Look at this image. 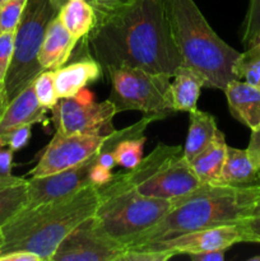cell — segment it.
Masks as SVG:
<instances>
[{"label": "cell", "instance_id": "30bf717a", "mask_svg": "<svg viewBox=\"0 0 260 261\" xmlns=\"http://www.w3.org/2000/svg\"><path fill=\"white\" fill-rule=\"evenodd\" d=\"M115 132V130H114ZM110 134H61L56 132L38 160L37 165L28 172V178L43 177L68 170L86 162L96 153L106 149Z\"/></svg>", "mask_w": 260, "mask_h": 261}, {"label": "cell", "instance_id": "f35d334b", "mask_svg": "<svg viewBox=\"0 0 260 261\" xmlns=\"http://www.w3.org/2000/svg\"><path fill=\"white\" fill-rule=\"evenodd\" d=\"M50 2L53 3V5L56 8V9H58V12H59V10H60L61 8H63L64 5L69 2V0H50Z\"/></svg>", "mask_w": 260, "mask_h": 261}, {"label": "cell", "instance_id": "74e56055", "mask_svg": "<svg viewBox=\"0 0 260 261\" xmlns=\"http://www.w3.org/2000/svg\"><path fill=\"white\" fill-rule=\"evenodd\" d=\"M227 250H214V251L201 252V254L190 255V259L196 261H223Z\"/></svg>", "mask_w": 260, "mask_h": 261}, {"label": "cell", "instance_id": "8d00e7d4", "mask_svg": "<svg viewBox=\"0 0 260 261\" xmlns=\"http://www.w3.org/2000/svg\"><path fill=\"white\" fill-rule=\"evenodd\" d=\"M0 261H42L40 256L28 251H12L0 255Z\"/></svg>", "mask_w": 260, "mask_h": 261}, {"label": "cell", "instance_id": "cb8c5ba5", "mask_svg": "<svg viewBox=\"0 0 260 261\" xmlns=\"http://www.w3.org/2000/svg\"><path fill=\"white\" fill-rule=\"evenodd\" d=\"M145 137L144 135H138V137H127L125 139L120 140L114 148L115 161L117 166L132 170L135 166L139 165L143 160V149H144Z\"/></svg>", "mask_w": 260, "mask_h": 261}, {"label": "cell", "instance_id": "4dcf8cb0", "mask_svg": "<svg viewBox=\"0 0 260 261\" xmlns=\"http://www.w3.org/2000/svg\"><path fill=\"white\" fill-rule=\"evenodd\" d=\"M32 125H23L13 130L7 138V147H9L13 152L23 149L28 144L31 139V132Z\"/></svg>", "mask_w": 260, "mask_h": 261}, {"label": "cell", "instance_id": "8fae6325", "mask_svg": "<svg viewBox=\"0 0 260 261\" xmlns=\"http://www.w3.org/2000/svg\"><path fill=\"white\" fill-rule=\"evenodd\" d=\"M125 251L126 247L105 233L91 217L63 240L51 261H120Z\"/></svg>", "mask_w": 260, "mask_h": 261}, {"label": "cell", "instance_id": "d4e9b609", "mask_svg": "<svg viewBox=\"0 0 260 261\" xmlns=\"http://www.w3.org/2000/svg\"><path fill=\"white\" fill-rule=\"evenodd\" d=\"M235 75L260 88V47L250 46L241 53L235 65Z\"/></svg>", "mask_w": 260, "mask_h": 261}, {"label": "cell", "instance_id": "4316f807", "mask_svg": "<svg viewBox=\"0 0 260 261\" xmlns=\"http://www.w3.org/2000/svg\"><path fill=\"white\" fill-rule=\"evenodd\" d=\"M27 0H7L0 4V33L14 32Z\"/></svg>", "mask_w": 260, "mask_h": 261}, {"label": "cell", "instance_id": "4fadbf2b", "mask_svg": "<svg viewBox=\"0 0 260 261\" xmlns=\"http://www.w3.org/2000/svg\"><path fill=\"white\" fill-rule=\"evenodd\" d=\"M102 152V150H101ZM96 153L86 162L76 165L68 170L43 176V177L28 178V204L27 208L48 203V201L60 200L78 193L82 189L92 185V168L98 162L99 153Z\"/></svg>", "mask_w": 260, "mask_h": 261}, {"label": "cell", "instance_id": "bcb514c9", "mask_svg": "<svg viewBox=\"0 0 260 261\" xmlns=\"http://www.w3.org/2000/svg\"><path fill=\"white\" fill-rule=\"evenodd\" d=\"M249 261H260V255H256V256L250 257Z\"/></svg>", "mask_w": 260, "mask_h": 261}, {"label": "cell", "instance_id": "7a4b0ae2", "mask_svg": "<svg viewBox=\"0 0 260 261\" xmlns=\"http://www.w3.org/2000/svg\"><path fill=\"white\" fill-rule=\"evenodd\" d=\"M98 201V188L89 185L68 198L24 208L2 227L4 241L0 255L28 251L42 261H51L63 240L94 216Z\"/></svg>", "mask_w": 260, "mask_h": 261}, {"label": "cell", "instance_id": "f546056e", "mask_svg": "<svg viewBox=\"0 0 260 261\" xmlns=\"http://www.w3.org/2000/svg\"><path fill=\"white\" fill-rule=\"evenodd\" d=\"M13 43H14V32L0 33V89H3L5 74L12 60Z\"/></svg>", "mask_w": 260, "mask_h": 261}, {"label": "cell", "instance_id": "5bb4252c", "mask_svg": "<svg viewBox=\"0 0 260 261\" xmlns=\"http://www.w3.org/2000/svg\"><path fill=\"white\" fill-rule=\"evenodd\" d=\"M47 111L48 109L38 102L35 89L31 84L5 107L0 117V137L7 143L8 135L17 127L45 121Z\"/></svg>", "mask_w": 260, "mask_h": 261}, {"label": "cell", "instance_id": "f6af8a7d", "mask_svg": "<svg viewBox=\"0 0 260 261\" xmlns=\"http://www.w3.org/2000/svg\"><path fill=\"white\" fill-rule=\"evenodd\" d=\"M3 241H4V237H3L2 228H0V249H2V246H3Z\"/></svg>", "mask_w": 260, "mask_h": 261}, {"label": "cell", "instance_id": "9a60e30c", "mask_svg": "<svg viewBox=\"0 0 260 261\" xmlns=\"http://www.w3.org/2000/svg\"><path fill=\"white\" fill-rule=\"evenodd\" d=\"M223 92L232 116L250 130L256 129L260 125V88L242 79H233Z\"/></svg>", "mask_w": 260, "mask_h": 261}, {"label": "cell", "instance_id": "484cf974", "mask_svg": "<svg viewBox=\"0 0 260 261\" xmlns=\"http://www.w3.org/2000/svg\"><path fill=\"white\" fill-rule=\"evenodd\" d=\"M38 102L46 109L51 110L59 101L55 88V70H43L32 83Z\"/></svg>", "mask_w": 260, "mask_h": 261}, {"label": "cell", "instance_id": "ac0fdd59", "mask_svg": "<svg viewBox=\"0 0 260 261\" xmlns=\"http://www.w3.org/2000/svg\"><path fill=\"white\" fill-rule=\"evenodd\" d=\"M257 172L259 170L255 167L247 149H237L227 145L223 167L214 185L235 186V188L259 185Z\"/></svg>", "mask_w": 260, "mask_h": 261}, {"label": "cell", "instance_id": "e0dca14e", "mask_svg": "<svg viewBox=\"0 0 260 261\" xmlns=\"http://www.w3.org/2000/svg\"><path fill=\"white\" fill-rule=\"evenodd\" d=\"M102 66L94 59H83L55 70V88L59 98L78 94L101 76Z\"/></svg>", "mask_w": 260, "mask_h": 261}, {"label": "cell", "instance_id": "7c38bea8", "mask_svg": "<svg viewBox=\"0 0 260 261\" xmlns=\"http://www.w3.org/2000/svg\"><path fill=\"white\" fill-rule=\"evenodd\" d=\"M246 241V233L240 223L223 224V226L212 227V228L199 229L188 232L170 239L153 241L149 244L138 245L133 247H148L153 250L171 252L176 255H195L214 250H228L236 244ZM129 249V247H127Z\"/></svg>", "mask_w": 260, "mask_h": 261}, {"label": "cell", "instance_id": "6da1fadb", "mask_svg": "<svg viewBox=\"0 0 260 261\" xmlns=\"http://www.w3.org/2000/svg\"><path fill=\"white\" fill-rule=\"evenodd\" d=\"M87 36L91 58L102 69L138 68L172 76L184 64L171 35L163 0H134L96 15Z\"/></svg>", "mask_w": 260, "mask_h": 261}, {"label": "cell", "instance_id": "3957f363", "mask_svg": "<svg viewBox=\"0 0 260 261\" xmlns=\"http://www.w3.org/2000/svg\"><path fill=\"white\" fill-rule=\"evenodd\" d=\"M259 200L260 185L235 188L203 184L189 195L172 201L168 213L129 247L199 229L240 223L251 217Z\"/></svg>", "mask_w": 260, "mask_h": 261}, {"label": "cell", "instance_id": "9c48e42d", "mask_svg": "<svg viewBox=\"0 0 260 261\" xmlns=\"http://www.w3.org/2000/svg\"><path fill=\"white\" fill-rule=\"evenodd\" d=\"M119 114L110 99L94 102L88 89L78 94L59 98L51 109V119L61 134H110L114 132L112 120Z\"/></svg>", "mask_w": 260, "mask_h": 261}, {"label": "cell", "instance_id": "d590c367", "mask_svg": "<svg viewBox=\"0 0 260 261\" xmlns=\"http://www.w3.org/2000/svg\"><path fill=\"white\" fill-rule=\"evenodd\" d=\"M112 177H114V175H112L111 170L98 165V162H97L96 165H94V167L92 168V172H91L92 185L102 186L105 185V184L109 182Z\"/></svg>", "mask_w": 260, "mask_h": 261}, {"label": "cell", "instance_id": "ee69618b", "mask_svg": "<svg viewBox=\"0 0 260 261\" xmlns=\"http://www.w3.org/2000/svg\"><path fill=\"white\" fill-rule=\"evenodd\" d=\"M3 147H7V143H5V140L0 137V148H3Z\"/></svg>", "mask_w": 260, "mask_h": 261}, {"label": "cell", "instance_id": "ab89813d", "mask_svg": "<svg viewBox=\"0 0 260 261\" xmlns=\"http://www.w3.org/2000/svg\"><path fill=\"white\" fill-rule=\"evenodd\" d=\"M5 107H7V105H5V101H4V94H3V89H0V117H2Z\"/></svg>", "mask_w": 260, "mask_h": 261}, {"label": "cell", "instance_id": "60d3db41", "mask_svg": "<svg viewBox=\"0 0 260 261\" xmlns=\"http://www.w3.org/2000/svg\"><path fill=\"white\" fill-rule=\"evenodd\" d=\"M256 216H260V200L255 204L254 209H252L251 212V217H256Z\"/></svg>", "mask_w": 260, "mask_h": 261}, {"label": "cell", "instance_id": "2e32d148", "mask_svg": "<svg viewBox=\"0 0 260 261\" xmlns=\"http://www.w3.org/2000/svg\"><path fill=\"white\" fill-rule=\"evenodd\" d=\"M78 40L74 38L61 24L56 15L46 30L38 61L43 70H56L65 65Z\"/></svg>", "mask_w": 260, "mask_h": 261}, {"label": "cell", "instance_id": "52a82bcc", "mask_svg": "<svg viewBox=\"0 0 260 261\" xmlns=\"http://www.w3.org/2000/svg\"><path fill=\"white\" fill-rule=\"evenodd\" d=\"M58 13L50 0H27L22 18L14 31L12 60L3 83L7 106L43 71L38 54L46 30Z\"/></svg>", "mask_w": 260, "mask_h": 261}, {"label": "cell", "instance_id": "44dd1931", "mask_svg": "<svg viewBox=\"0 0 260 261\" xmlns=\"http://www.w3.org/2000/svg\"><path fill=\"white\" fill-rule=\"evenodd\" d=\"M227 143L224 134L218 129L211 144L190 163L201 184H214L221 175L226 158Z\"/></svg>", "mask_w": 260, "mask_h": 261}, {"label": "cell", "instance_id": "c3c4849f", "mask_svg": "<svg viewBox=\"0 0 260 261\" xmlns=\"http://www.w3.org/2000/svg\"><path fill=\"white\" fill-rule=\"evenodd\" d=\"M4 2H7V0H0V4H2V3H4Z\"/></svg>", "mask_w": 260, "mask_h": 261}, {"label": "cell", "instance_id": "603a6c76", "mask_svg": "<svg viewBox=\"0 0 260 261\" xmlns=\"http://www.w3.org/2000/svg\"><path fill=\"white\" fill-rule=\"evenodd\" d=\"M27 204L28 186L25 178L20 177L14 182L0 185V228L27 208Z\"/></svg>", "mask_w": 260, "mask_h": 261}, {"label": "cell", "instance_id": "83f0119b", "mask_svg": "<svg viewBox=\"0 0 260 261\" xmlns=\"http://www.w3.org/2000/svg\"><path fill=\"white\" fill-rule=\"evenodd\" d=\"M242 27L244 31L241 41L245 47H247L260 33V0H250Z\"/></svg>", "mask_w": 260, "mask_h": 261}, {"label": "cell", "instance_id": "836d02e7", "mask_svg": "<svg viewBox=\"0 0 260 261\" xmlns=\"http://www.w3.org/2000/svg\"><path fill=\"white\" fill-rule=\"evenodd\" d=\"M0 148V180H12L15 176L12 175L13 150L9 147Z\"/></svg>", "mask_w": 260, "mask_h": 261}, {"label": "cell", "instance_id": "d6a6232c", "mask_svg": "<svg viewBox=\"0 0 260 261\" xmlns=\"http://www.w3.org/2000/svg\"><path fill=\"white\" fill-rule=\"evenodd\" d=\"M241 224L246 233V241L260 244V216L249 217L244 219Z\"/></svg>", "mask_w": 260, "mask_h": 261}, {"label": "cell", "instance_id": "1f68e13d", "mask_svg": "<svg viewBox=\"0 0 260 261\" xmlns=\"http://www.w3.org/2000/svg\"><path fill=\"white\" fill-rule=\"evenodd\" d=\"M93 7L96 15H103L132 4L134 0H87Z\"/></svg>", "mask_w": 260, "mask_h": 261}, {"label": "cell", "instance_id": "ba28073f", "mask_svg": "<svg viewBox=\"0 0 260 261\" xmlns=\"http://www.w3.org/2000/svg\"><path fill=\"white\" fill-rule=\"evenodd\" d=\"M107 73L112 83L109 99L117 112L137 110L161 120L175 114L171 99L172 76L138 68H114Z\"/></svg>", "mask_w": 260, "mask_h": 261}, {"label": "cell", "instance_id": "e575fe53", "mask_svg": "<svg viewBox=\"0 0 260 261\" xmlns=\"http://www.w3.org/2000/svg\"><path fill=\"white\" fill-rule=\"evenodd\" d=\"M246 149L255 167L260 170V125L255 130H251V137Z\"/></svg>", "mask_w": 260, "mask_h": 261}, {"label": "cell", "instance_id": "f1b7e54d", "mask_svg": "<svg viewBox=\"0 0 260 261\" xmlns=\"http://www.w3.org/2000/svg\"><path fill=\"white\" fill-rule=\"evenodd\" d=\"M173 255L167 251L148 249V247H129L120 261H167Z\"/></svg>", "mask_w": 260, "mask_h": 261}, {"label": "cell", "instance_id": "ffe728a7", "mask_svg": "<svg viewBox=\"0 0 260 261\" xmlns=\"http://www.w3.org/2000/svg\"><path fill=\"white\" fill-rule=\"evenodd\" d=\"M190 122H189L188 135L184 145V155L189 162H193L206 147L212 143L213 138L218 132L216 117L208 112L194 110L189 112Z\"/></svg>", "mask_w": 260, "mask_h": 261}, {"label": "cell", "instance_id": "5b68a950", "mask_svg": "<svg viewBox=\"0 0 260 261\" xmlns=\"http://www.w3.org/2000/svg\"><path fill=\"white\" fill-rule=\"evenodd\" d=\"M98 188L99 201L94 219L102 231L129 247L155 226L172 206V201L152 198L126 185L119 175Z\"/></svg>", "mask_w": 260, "mask_h": 261}, {"label": "cell", "instance_id": "7bdbcfd3", "mask_svg": "<svg viewBox=\"0 0 260 261\" xmlns=\"http://www.w3.org/2000/svg\"><path fill=\"white\" fill-rule=\"evenodd\" d=\"M20 177H17V176H15V177H13L12 180H0V185H5V184H10V182H14V181H17V180H19Z\"/></svg>", "mask_w": 260, "mask_h": 261}, {"label": "cell", "instance_id": "7402d4cb", "mask_svg": "<svg viewBox=\"0 0 260 261\" xmlns=\"http://www.w3.org/2000/svg\"><path fill=\"white\" fill-rule=\"evenodd\" d=\"M65 30L76 40L87 37L96 24V12L87 0H69L58 13Z\"/></svg>", "mask_w": 260, "mask_h": 261}, {"label": "cell", "instance_id": "b9f144b4", "mask_svg": "<svg viewBox=\"0 0 260 261\" xmlns=\"http://www.w3.org/2000/svg\"><path fill=\"white\" fill-rule=\"evenodd\" d=\"M250 46H259V47H260V33L256 36V37L254 38V40L251 41V43H250V45L247 46V47H250Z\"/></svg>", "mask_w": 260, "mask_h": 261}, {"label": "cell", "instance_id": "7dc6e473", "mask_svg": "<svg viewBox=\"0 0 260 261\" xmlns=\"http://www.w3.org/2000/svg\"><path fill=\"white\" fill-rule=\"evenodd\" d=\"M257 181H259V185H260V170L259 172H257Z\"/></svg>", "mask_w": 260, "mask_h": 261}, {"label": "cell", "instance_id": "277c9868", "mask_svg": "<svg viewBox=\"0 0 260 261\" xmlns=\"http://www.w3.org/2000/svg\"><path fill=\"white\" fill-rule=\"evenodd\" d=\"M163 5L184 65L203 78L204 87L224 91L237 79L235 65L241 53L214 32L194 0H163Z\"/></svg>", "mask_w": 260, "mask_h": 261}, {"label": "cell", "instance_id": "8992f818", "mask_svg": "<svg viewBox=\"0 0 260 261\" xmlns=\"http://www.w3.org/2000/svg\"><path fill=\"white\" fill-rule=\"evenodd\" d=\"M120 177L142 195L170 201L184 198L203 185L181 145L158 144L139 165L120 173Z\"/></svg>", "mask_w": 260, "mask_h": 261}, {"label": "cell", "instance_id": "d6986e66", "mask_svg": "<svg viewBox=\"0 0 260 261\" xmlns=\"http://www.w3.org/2000/svg\"><path fill=\"white\" fill-rule=\"evenodd\" d=\"M171 99L175 112H191L198 109V99L204 81L195 70L181 65L172 75Z\"/></svg>", "mask_w": 260, "mask_h": 261}]
</instances>
